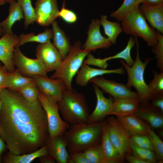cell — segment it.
I'll return each instance as SVG.
<instances>
[{
  "label": "cell",
  "instance_id": "6da1fadb",
  "mask_svg": "<svg viewBox=\"0 0 163 163\" xmlns=\"http://www.w3.org/2000/svg\"><path fill=\"white\" fill-rule=\"evenodd\" d=\"M0 135L9 152L15 155L34 152L49 138L45 111L39 100L31 103L17 91L0 92Z\"/></svg>",
  "mask_w": 163,
  "mask_h": 163
},
{
  "label": "cell",
  "instance_id": "7a4b0ae2",
  "mask_svg": "<svg viewBox=\"0 0 163 163\" xmlns=\"http://www.w3.org/2000/svg\"><path fill=\"white\" fill-rule=\"evenodd\" d=\"M105 123L70 124L63 135L69 153L82 152L99 144Z\"/></svg>",
  "mask_w": 163,
  "mask_h": 163
},
{
  "label": "cell",
  "instance_id": "3957f363",
  "mask_svg": "<svg viewBox=\"0 0 163 163\" xmlns=\"http://www.w3.org/2000/svg\"><path fill=\"white\" fill-rule=\"evenodd\" d=\"M64 120L70 124L87 123L89 110L84 94L73 89H66L57 102Z\"/></svg>",
  "mask_w": 163,
  "mask_h": 163
},
{
  "label": "cell",
  "instance_id": "277c9868",
  "mask_svg": "<svg viewBox=\"0 0 163 163\" xmlns=\"http://www.w3.org/2000/svg\"><path fill=\"white\" fill-rule=\"evenodd\" d=\"M136 46V55L135 60L132 66H128L123 60L120 63L125 69L128 75V81L126 85L130 89L132 87L136 90L139 102H148L152 95L150 92L148 85L144 78V73L146 66L150 59L148 58L144 62L141 60L139 52V42L137 38L135 39Z\"/></svg>",
  "mask_w": 163,
  "mask_h": 163
},
{
  "label": "cell",
  "instance_id": "5b68a950",
  "mask_svg": "<svg viewBox=\"0 0 163 163\" xmlns=\"http://www.w3.org/2000/svg\"><path fill=\"white\" fill-rule=\"evenodd\" d=\"M90 53L82 48L80 42L77 41L72 46L67 56L62 60L50 78L62 79L65 83L67 89H72L73 78L80 68L85 57Z\"/></svg>",
  "mask_w": 163,
  "mask_h": 163
},
{
  "label": "cell",
  "instance_id": "8992f818",
  "mask_svg": "<svg viewBox=\"0 0 163 163\" xmlns=\"http://www.w3.org/2000/svg\"><path fill=\"white\" fill-rule=\"evenodd\" d=\"M121 24L125 34L136 38H141L149 46L152 47L156 43V31L147 24L139 5L121 21Z\"/></svg>",
  "mask_w": 163,
  "mask_h": 163
},
{
  "label": "cell",
  "instance_id": "52a82bcc",
  "mask_svg": "<svg viewBox=\"0 0 163 163\" xmlns=\"http://www.w3.org/2000/svg\"><path fill=\"white\" fill-rule=\"evenodd\" d=\"M38 98L46 114L49 138H54L63 136L69 128L70 124L61 117L57 102L48 98L41 92Z\"/></svg>",
  "mask_w": 163,
  "mask_h": 163
},
{
  "label": "cell",
  "instance_id": "ba28073f",
  "mask_svg": "<svg viewBox=\"0 0 163 163\" xmlns=\"http://www.w3.org/2000/svg\"><path fill=\"white\" fill-rule=\"evenodd\" d=\"M106 122L110 139L118 152L122 162L125 154L132 153L131 136L114 117H108Z\"/></svg>",
  "mask_w": 163,
  "mask_h": 163
},
{
  "label": "cell",
  "instance_id": "9c48e42d",
  "mask_svg": "<svg viewBox=\"0 0 163 163\" xmlns=\"http://www.w3.org/2000/svg\"><path fill=\"white\" fill-rule=\"evenodd\" d=\"M13 62L20 73L23 76L32 77L34 76H47L45 66L39 59H32L24 55L19 46L14 49Z\"/></svg>",
  "mask_w": 163,
  "mask_h": 163
},
{
  "label": "cell",
  "instance_id": "30bf717a",
  "mask_svg": "<svg viewBox=\"0 0 163 163\" xmlns=\"http://www.w3.org/2000/svg\"><path fill=\"white\" fill-rule=\"evenodd\" d=\"M40 91L48 98L58 102L67 89L64 82L60 78H49L47 76L37 75L32 77Z\"/></svg>",
  "mask_w": 163,
  "mask_h": 163
},
{
  "label": "cell",
  "instance_id": "8fae6325",
  "mask_svg": "<svg viewBox=\"0 0 163 163\" xmlns=\"http://www.w3.org/2000/svg\"><path fill=\"white\" fill-rule=\"evenodd\" d=\"M89 82L95 84L103 92L109 94L114 98H139L137 92L131 91L126 85L107 79L103 77L94 78Z\"/></svg>",
  "mask_w": 163,
  "mask_h": 163
},
{
  "label": "cell",
  "instance_id": "7c38bea8",
  "mask_svg": "<svg viewBox=\"0 0 163 163\" xmlns=\"http://www.w3.org/2000/svg\"><path fill=\"white\" fill-rule=\"evenodd\" d=\"M37 58L43 63L47 73L55 71L63 59L58 50L50 41L40 44L36 49Z\"/></svg>",
  "mask_w": 163,
  "mask_h": 163
},
{
  "label": "cell",
  "instance_id": "4fadbf2b",
  "mask_svg": "<svg viewBox=\"0 0 163 163\" xmlns=\"http://www.w3.org/2000/svg\"><path fill=\"white\" fill-rule=\"evenodd\" d=\"M35 9L36 22L43 26L52 24L58 17L59 11L57 0H37Z\"/></svg>",
  "mask_w": 163,
  "mask_h": 163
},
{
  "label": "cell",
  "instance_id": "5bb4252c",
  "mask_svg": "<svg viewBox=\"0 0 163 163\" xmlns=\"http://www.w3.org/2000/svg\"><path fill=\"white\" fill-rule=\"evenodd\" d=\"M18 43V37L13 33L4 34L0 38V61L8 72L15 69L13 57L14 49Z\"/></svg>",
  "mask_w": 163,
  "mask_h": 163
},
{
  "label": "cell",
  "instance_id": "9a60e30c",
  "mask_svg": "<svg viewBox=\"0 0 163 163\" xmlns=\"http://www.w3.org/2000/svg\"><path fill=\"white\" fill-rule=\"evenodd\" d=\"M99 20L93 19L89 26L88 37L82 48L90 52L99 49H107L111 43L107 37H104L100 30Z\"/></svg>",
  "mask_w": 163,
  "mask_h": 163
},
{
  "label": "cell",
  "instance_id": "2e32d148",
  "mask_svg": "<svg viewBox=\"0 0 163 163\" xmlns=\"http://www.w3.org/2000/svg\"><path fill=\"white\" fill-rule=\"evenodd\" d=\"M93 86L96 97L97 103L94 109L89 115L87 123L89 124L102 121L107 116V113L114 100L111 96L109 98L106 97L103 91L95 84H93Z\"/></svg>",
  "mask_w": 163,
  "mask_h": 163
},
{
  "label": "cell",
  "instance_id": "e0dca14e",
  "mask_svg": "<svg viewBox=\"0 0 163 163\" xmlns=\"http://www.w3.org/2000/svg\"><path fill=\"white\" fill-rule=\"evenodd\" d=\"M134 114L145 121L150 126L154 129L163 128V113L152 106L149 102L139 104Z\"/></svg>",
  "mask_w": 163,
  "mask_h": 163
},
{
  "label": "cell",
  "instance_id": "ac0fdd59",
  "mask_svg": "<svg viewBox=\"0 0 163 163\" xmlns=\"http://www.w3.org/2000/svg\"><path fill=\"white\" fill-rule=\"evenodd\" d=\"M125 72L123 67L113 69H98L91 67L89 65L83 63L78 72L75 82L78 85L84 87L87 85L91 79L98 76L113 73L123 74Z\"/></svg>",
  "mask_w": 163,
  "mask_h": 163
},
{
  "label": "cell",
  "instance_id": "d6986e66",
  "mask_svg": "<svg viewBox=\"0 0 163 163\" xmlns=\"http://www.w3.org/2000/svg\"><path fill=\"white\" fill-rule=\"evenodd\" d=\"M48 153L58 163H69L70 154L67 143L63 136L54 138H48L46 144Z\"/></svg>",
  "mask_w": 163,
  "mask_h": 163
},
{
  "label": "cell",
  "instance_id": "ffe728a7",
  "mask_svg": "<svg viewBox=\"0 0 163 163\" xmlns=\"http://www.w3.org/2000/svg\"><path fill=\"white\" fill-rule=\"evenodd\" d=\"M139 6L144 17L152 27L163 34V3L152 5L142 3Z\"/></svg>",
  "mask_w": 163,
  "mask_h": 163
},
{
  "label": "cell",
  "instance_id": "44dd1931",
  "mask_svg": "<svg viewBox=\"0 0 163 163\" xmlns=\"http://www.w3.org/2000/svg\"><path fill=\"white\" fill-rule=\"evenodd\" d=\"M139 98H114L107 115L122 117L134 114L139 104Z\"/></svg>",
  "mask_w": 163,
  "mask_h": 163
},
{
  "label": "cell",
  "instance_id": "7402d4cb",
  "mask_svg": "<svg viewBox=\"0 0 163 163\" xmlns=\"http://www.w3.org/2000/svg\"><path fill=\"white\" fill-rule=\"evenodd\" d=\"M123 128L131 136L148 135L145 122H144L134 114L117 118Z\"/></svg>",
  "mask_w": 163,
  "mask_h": 163
},
{
  "label": "cell",
  "instance_id": "603a6c76",
  "mask_svg": "<svg viewBox=\"0 0 163 163\" xmlns=\"http://www.w3.org/2000/svg\"><path fill=\"white\" fill-rule=\"evenodd\" d=\"M48 154L45 145L38 150L31 153L21 155H15L8 152L2 157L3 163H30L37 158Z\"/></svg>",
  "mask_w": 163,
  "mask_h": 163
},
{
  "label": "cell",
  "instance_id": "cb8c5ba5",
  "mask_svg": "<svg viewBox=\"0 0 163 163\" xmlns=\"http://www.w3.org/2000/svg\"><path fill=\"white\" fill-rule=\"evenodd\" d=\"M51 24L53 34V44L58 50L63 59L69 53L72 46L69 38L59 27L57 22L55 20Z\"/></svg>",
  "mask_w": 163,
  "mask_h": 163
},
{
  "label": "cell",
  "instance_id": "d4e9b609",
  "mask_svg": "<svg viewBox=\"0 0 163 163\" xmlns=\"http://www.w3.org/2000/svg\"><path fill=\"white\" fill-rule=\"evenodd\" d=\"M10 4L8 17L0 23L3 34L12 33L11 29L14 23L24 18L22 9L17 1Z\"/></svg>",
  "mask_w": 163,
  "mask_h": 163
},
{
  "label": "cell",
  "instance_id": "484cf974",
  "mask_svg": "<svg viewBox=\"0 0 163 163\" xmlns=\"http://www.w3.org/2000/svg\"><path fill=\"white\" fill-rule=\"evenodd\" d=\"M101 142L103 153L108 163L122 162L118 152L109 138L106 122L103 128Z\"/></svg>",
  "mask_w": 163,
  "mask_h": 163
},
{
  "label": "cell",
  "instance_id": "4316f807",
  "mask_svg": "<svg viewBox=\"0 0 163 163\" xmlns=\"http://www.w3.org/2000/svg\"><path fill=\"white\" fill-rule=\"evenodd\" d=\"M99 21L107 38L111 44H115L118 37L123 32L121 24L118 22L108 20L107 16L105 15H101Z\"/></svg>",
  "mask_w": 163,
  "mask_h": 163
},
{
  "label": "cell",
  "instance_id": "83f0119b",
  "mask_svg": "<svg viewBox=\"0 0 163 163\" xmlns=\"http://www.w3.org/2000/svg\"><path fill=\"white\" fill-rule=\"evenodd\" d=\"M53 36L52 29H46L45 31L38 34L34 33L22 34L18 37L19 43L16 47L20 46L27 43L35 42L41 44L46 43L50 41Z\"/></svg>",
  "mask_w": 163,
  "mask_h": 163
},
{
  "label": "cell",
  "instance_id": "f1b7e54d",
  "mask_svg": "<svg viewBox=\"0 0 163 163\" xmlns=\"http://www.w3.org/2000/svg\"><path fill=\"white\" fill-rule=\"evenodd\" d=\"M34 81L32 77L23 76L17 69L12 72H8L6 88L17 91L19 88Z\"/></svg>",
  "mask_w": 163,
  "mask_h": 163
},
{
  "label": "cell",
  "instance_id": "f546056e",
  "mask_svg": "<svg viewBox=\"0 0 163 163\" xmlns=\"http://www.w3.org/2000/svg\"><path fill=\"white\" fill-rule=\"evenodd\" d=\"M140 4V0H124L121 6L112 12L110 16L119 21H121L139 6Z\"/></svg>",
  "mask_w": 163,
  "mask_h": 163
},
{
  "label": "cell",
  "instance_id": "4dcf8cb0",
  "mask_svg": "<svg viewBox=\"0 0 163 163\" xmlns=\"http://www.w3.org/2000/svg\"><path fill=\"white\" fill-rule=\"evenodd\" d=\"M82 152L90 163H108L101 143L92 146Z\"/></svg>",
  "mask_w": 163,
  "mask_h": 163
},
{
  "label": "cell",
  "instance_id": "1f68e13d",
  "mask_svg": "<svg viewBox=\"0 0 163 163\" xmlns=\"http://www.w3.org/2000/svg\"><path fill=\"white\" fill-rule=\"evenodd\" d=\"M28 102L32 103L39 101L40 91L34 81L19 88L17 91Z\"/></svg>",
  "mask_w": 163,
  "mask_h": 163
},
{
  "label": "cell",
  "instance_id": "d6a6232c",
  "mask_svg": "<svg viewBox=\"0 0 163 163\" xmlns=\"http://www.w3.org/2000/svg\"><path fill=\"white\" fill-rule=\"evenodd\" d=\"M21 6L24 16V28H26L30 24H33L37 20L35 8L33 7L31 0H17Z\"/></svg>",
  "mask_w": 163,
  "mask_h": 163
},
{
  "label": "cell",
  "instance_id": "836d02e7",
  "mask_svg": "<svg viewBox=\"0 0 163 163\" xmlns=\"http://www.w3.org/2000/svg\"><path fill=\"white\" fill-rule=\"evenodd\" d=\"M135 43V39L133 37H130L124 49L113 56L105 58L106 60L108 61L113 59H120L123 60L128 66H132L134 61L131 56V52Z\"/></svg>",
  "mask_w": 163,
  "mask_h": 163
},
{
  "label": "cell",
  "instance_id": "e575fe53",
  "mask_svg": "<svg viewBox=\"0 0 163 163\" xmlns=\"http://www.w3.org/2000/svg\"><path fill=\"white\" fill-rule=\"evenodd\" d=\"M145 122L148 132V135L150 139L153 146L154 152H155L156 160L159 162L163 161V141L152 129L150 126L146 122Z\"/></svg>",
  "mask_w": 163,
  "mask_h": 163
},
{
  "label": "cell",
  "instance_id": "d590c367",
  "mask_svg": "<svg viewBox=\"0 0 163 163\" xmlns=\"http://www.w3.org/2000/svg\"><path fill=\"white\" fill-rule=\"evenodd\" d=\"M131 149L133 155L144 161L146 163H154L157 161L154 151L139 148L132 144L131 145Z\"/></svg>",
  "mask_w": 163,
  "mask_h": 163
},
{
  "label": "cell",
  "instance_id": "8d00e7d4",
  "mask_svg": "<svg viewBox=\"0 0 163 163\" xmlns=\"http://www.w3.org/2000/svg\"><path fill=\"white\" fill-rule=\"evenodd\" d=\"M157 42L151 49L152 52L156 56L157 59V66L161 72H163V35L156 31Z\"/></svg>",
  "mask_w": 163,
  "mask_h": 163
},
{
  "label": "cell",
  "instance_id": "74e56055",
  "mask_svg": "<svg viewBox=\"0 0 163 163\" xmlns=\"http://www.w3.org/2000/svg\"><path fill=\"white\" fill-rule=\"evenodd\" d=\"M153 79L148 85L149 89L152 94L163 93V72L158 73L153 70Z\"/></svg>",
  "mask_w": 163,
  "mask_h": 163
},
{
  "label": "cell",
  "instance_id": "f35d334b",
  "mask_svg": "<svg viewBox=\"0 0 163 163\" xmlns=\"http://www.w3.org/2000/svg\"><path fill=\"white\" fill-rule=\"evenodd\" d=\"M132 144L139 147L148 149L154 151L152 142L148 135L131 136Z\"/></svg>",
  "mask_w": 163,
  "mask_h": 163
},
{
  "label": "cell",
  "instance_id": "ab89813d",
  "mask_svg": "<svg viewBox=\"0 0 163 163\" xmlns=\"http://www.w3.org/2000/svg\"><path fill=\"white\" fill-rule=\"evenodd\" d=\"M59 17L66 22L69 24L74 23L77 20L76 14L73 11L65 8L64 2L61 10L59 11Z\"/></svg>",
  "mask_w": 163,
  "mask_h": 163
},
{
  "label": "cell",
  "instance_id": "60d3db41",
  "mask_svg": "<svg viewBox=\"0 0 163 163\" xmlns=\"http://www.w3.org/2000/svg\"><path fill=\"white\" fill-rule=\"evenodd\" d=\"M87 57L86 59L84 61V63L97 66L103 69H106L108 66L107 61L105 58L103 59L96 58L90 53Z\"/></svg>",
  "mask_w": 163,
  "mask_h": 163
},
{
  "label": "cell",
  "instance_id": "b9f144b4",
  "mask_svg": "<svg viewBox=\"0 0 163 163\" xmlns=\"http://www.w3.org/2000/svg\"><path fill=\"white\" fill-rule=\"evenodd\" d=\"M150 100L152 106L163 112V93L153 94Z\"/></svg>",
  "mask_w": 163,
  "mask_h": 163
},
{
  "label": "cell",
  "instance_id": "7bdbcfd3",
  "mask_svg": "<svg viewBox=\"0 0 163 163\" xmlns=\"http://www.w3.org/2000/svg\"><path fill=\"white\" fill-rule=\"evenodd\" d=\"M69 154V163H90L82 152Z\"/></svg>",
  "mask_w": 163,
  "mask_h": 163
},
{
  "label": "cell",
  "instance_id": "ee69618b",
  "mask_svg": "<svg viewBox=\"0 0 163 163\" xmlns=\"http://www.w3.org/2000/svg\"><path fill=\"white\" fill-rule=\"evenodd\" d=\"M8 73L4 66L0 63V92L6 88Z\"/></svg>",
  "mask_w": 163,
  "mask_h": 163
},
{
  "label": "cell",
  "instance_id": "f6af8a7d",
  "mask_svg": "<svg viewBox=\"0 0 163 163\" xmlns=\"http://www.w3.org/2000/svg\"><path fill=\"white\" fill-rule=\"evenodd\" d=\"M125 158L130 163H146L144 161L130 154H125L124 156Z\"/></svg>",
  "mask_w": 163,
  "mask_h": 163
},
{
  "label": "cell",
  "instance_id": "bcb514c9",
  "mask_svg": "<svg viewBox=\"0 0 163 163\" xmlns=\"http://www.w3.org/2000/svg\"><path fill=\"white\" fill-rule=\"evenodd\" d=\"M41 163H54L55 160L54 158L49 153L38 158Z\"/></svg>",
  "mask_w": 163,
  "mask_h": 163
},
{
  "label": "cell",
  "instance_id": "7dc6e473",
  "mask_svg": "<svg viewBox=\"0 0 163 163\" xmlns=\"http://www.w3.org/2000/svg\"><path fill=\"white\" fill-rule=\"evenodd\" d=\"M7 149L6 143L0 135V163H2V155Z\"/></svg>",
  "mask_w": 163,
  "mask_h": 163
},
{
  "label": "cell",
  "instance_id": "c3c4849f",
  "mask_svg": "<svg viewBox=\"0 0 163 163\" xmlns=\"http://www.w3.org/2000/svg\"><path fill=\"white\" fill-rule=\"evenodd\" d=\"M142 3H145L150 5H156L163 3V0H143Z\"/></svg>",
  "mask_w": 163,
  "mask_h": 163
},
{
  "label": "cell",
  "instance_id": "681fc988",
  "mask_svg": "<svg viewBox=\"0 0 163 163\" xmlns=\"http://www.w3.org/2000/svg\"><path fill=\"white\" fill-rule=\"evenodd\" d=\"M6 3V0H0V6L4 5Z\"/></svg>",
  "mask_w": 163,
  "mask_h": 163
},
{
  "label": "cell",
  "instance_id": "f907efd6",
  "mask_svg": "<svg viewBox=\"0 0 163 163\" xmlns=\"http://www.w3.org/2000/svg\"><path fill=\"white\" fill-rule=\"evenodd\" d=\"M17 0H6V2L10 4L11 3L15 1H16Z\"/></svg>",
  "mask_w": 163,
  "mask_h": 163
},
{
  "label": "cell",
  "instance_id": "816d5d0a",
  "mask_svg": "<svg viewBox=\"0 0 163 163\" xmlns=\"http://www.w3.org/2000/svg\"><path fill=\"white\" fill-rule=\"evenodd\" d=\"M3 34L2 28L0 24V36H2Z\"/></svg>",
  "mask_w": 163,
  "mask_h": 163
},
{
  "label": "cell",
  "instance_id": "f5cc1de1",
  "mask_svg": "<svg viewBox=\"0 0 163 163\" xmlns=\"http://www.w3.org/2000/svg\"><path fill=\"white\" fill-rule=\"evenodd\" d=\"M1 107H2V102H1V100L0 98V111L1 108Z\"/></svg>",
  "mask_w": 163,
  "mask_h": 163
},
{
  "label": "cell",
  "instance_id": "db71d44e",
  "mask_svg": "<svg viewBox=\"0 0 163 163\" xmlns=\"http://www.w3.org/2000/svg\"><path fill=\"white\" fill-rule=\"evenodd\" d=\"M143 0H140V4H141L142 1Z\"/></svg>",
  "mask_w": 163,
  "mask_h": 163
}]
</instances>
